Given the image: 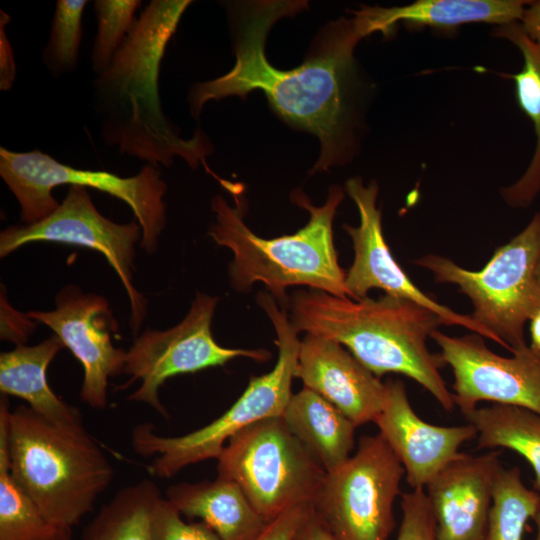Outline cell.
Instances as JSON below:
<instances>
[{
  "instance_id": "4",
  "label": "cell",
  "mask_w": 540,
  "mask_h": 540,
  "mask_svg": "<svg viewBox=\"0 0 540 540\" xmlns=\"http://www.w3.org/2000/svg\"><path fill=\"white\" fill-rule=\"evenodd\" d=\"M231 207L217 195L211 208L215 222L209 235L219 245L233 252L229 266L232 287L248 291L256 282L263 283L282 308H288L286 290L291 286H308L337 297H349L346 273L338 263L333 241V219L344 199L339 186L329 190L326 202L314 206L301 191L292 193L293 202L309 212L307 224L295 234L265 239L254 234L243 221L244 211L239 194Z\"/></svg>"
},
{
  "instance_id": "26",
  "label": "cell",
  "mask_w": 540,
  "mask_h": 540,
  "mask_svg": "<svg viewBox=\"0 0 540 540\" xmlns=\"http://www.w3.org/2000/svg\"><path fill=\"white\" fill-rule=\"evenodd\" d=\"M0 403V540H52L60 528L51 524L14 480L9 469L7 415Z\"/></svg>"
},
{
  "instance_id": "29",
  "label": "cell",
  "mask_w": 540,
  "mask_h": 540,
  "mask_svg": "<svg viewBox=\"0 0 540 540\" xmlns=\"http://www.w3.org/2000/svg\"><path fill=\"white\" fill-rule=\"evenodd\" d=\"M140 0H95L97 32L91 51V66L95 75L102 73L121 48L137 18Z\"/></svg>"
},
{
  "instance_id": "11",
  "label": "cell",
  "mask_w": 540,
  "mask_h": 540,
  "mask_svg": "<svg viewBox=\"0 0 540 540\" xmlns=\"http://www.w3.org/2000/svg\"><path fill=\"white\" fill-rule=\"evenodd\" d=\"M217 302V297L198 292L180 323L163 331L148 329L134 340L126 351L123 373L130 376L127 385L136 380H141V385L129 400L148 404L168 417L158 394L167 379L223 366L237 357L258 362L270 357L264 349L225 348L215 341L211 323Z\"/></svg>"
},
{
  "instance_id": "16",
  "label": "cell",
  "mask_w": 540,
  "mask_h": 540,
  "mask_svg": "<svg viewBox=\"0 0 540 540\" xmlns=\"http://www.w3.org/2000/svg\"><path fill=\"white\" fill-rule=\"evenodd\" d=\"M385 384L384 405L373 422L401 462L409 486L424 489L459 455L463 443L477 437V431L469 423L438 426L422 420L413 410L401 380Z\"/></svg>"
},
{
  "instance_id": "32",
  "label": "cell",
  "mask_w": 540,
  "mask_h": 540,
  "mask_svg": "<svg viewBox=\"0 0 540 540\" xmlns=\"http://www.w3.org/2000/svg\"><path fill=\"white\" fill-rule=\"evenodd\" d=\"M310 505L295 506L267 522L254 540H293Z\"/></svg>"
},
{
  "instance_id": "12",
  "label": "cell",
  "mask_w": 540,
  "mask_h": 540,
  "mask_svg": "<svg viewBox=\"0 0 540 540\" xmlns=\"http://www.w3.org/2000/svg\"><path fill=\"white\" fill-rule=\"evenodd\" d=\"M142 230L134 219L118 224L95 207L86 187L69 186L56 210L42 220L7 227L0 233V256L32 242L81 246L101 253L120 278L131 303L130 326L136 334L146 314V302L134 288L135 244Z\"/></svg>"
},
{
  "instance_id": "7",
  "label": "cell",
  "mask_w": 540,
  "mask_h": 540,
  "mask_svg": "<svg viewBox=\"0 0 540 540\" xmlns=\"http://www.w3.org/2000/svg\"><path fill=\"white\" fill-rule=\"evenodd\" d=\"M540 258V211L508 243L496 249L479 271L427 254L414 263L433 273L437 283L459 287L472 302L471 317L512 354L528 345L524 326L540 307L536 267Z\"/></svg>"
},
{
  "instance_id": "13",
  "label": "cell",
  "mask_w": 540,
  "mask_h": 540,
  "mask_svg": "<svg viewBox=\"0 0 540 540\" xmlns=\"http://www.w3.org/2000/svg\"><path fill=\"white\" fill-rule=\"evenodd\" d=\"M430 338L452 369L453 401L462 414L491 401L540 415V351L527 346L510 357L500 356L476 333L451 337L436 330Z\"/></svg>"
},
{
  "instance_id": "1",
  "label": "cell",
  "mask_w": 540,
  "mask_h": 540,
  "mask_svg": "<svg viewBox=\"0 0 540 540\" xmlns=\"http://www.w3.org/2000/svg\"><path fill=\"white\" fill-rule=\"evenodd\" d=\"M227 6L234 30L235 64L226 74L191 86V116L199 119L209 101L230 96L244 99L258 89L284 120L320 140L321 152L312 172L349 162L357 150L355 129L359 124L354 52L367 37L358 18L330 22L300 66L281 70L266 57L267 35L279 19L307 9V2L253 1Z\"/></svg>"
},
{
  "instance_id": "9",
  "label": "cell",
  "mask_w": 540,
  "mask_h": 540,
  "mask_svg": "<svg viewBox=\"0 0 540 540\" xmlns=\"http://www.w3.org/2000/svg\"><path fill=\"white\" fill-rule=\"evenodd\" d=\"M217 460L218 476L234 481L266 522L295 506L312 505L326 476L282 416L236 433Z\"/></svg>"
},
{
  "instance_id": "34",
  "label": "cell",
  "mask_w": 540,
  "mask_h": 540,
  "mask_svg": "<svg viewBox=\"0 0 540 540\" xmlns=\"http://www.w3.org/2000/svg\"><path fill=\"white\" fill-rule=\"evenodd\" d=\"M293 540H336L310 505Z\"/></svg>"
},
{
  "instance_id": "33",
  "label": "cell",
  "mask_w": 540,
  "mask_h": 540,
  "mask_svg": "<svg viewBox=\"0 0 540 540\" xmlns=\"http://www.w3.org/2000/svg\"><path fill=\"white\" fill-rule=\"evenodd\" d=\"M10 16L0 10V90L9 91L16 78V66L13 48L6 34V25Z\"/></svg>"
},
{
  "instance_id": "2",
  "label": "cell",
  "mask_w": 540,
  "mask_h": 540,
  "mask_svg": "<svg viewBox=\"0 0 540 540\" xmlns=\"http://www.w3.org/2000/svg\"><path fill=\"white\" fill-rule=\"evenodd\" d=\"M191 3L152 0L110 65L92 82V106L104 144L156 167H169L180 157L196 169L213 150L202 130L188 139L181 136L164 114L159 93L166 48Z\"/></svg>"
},
{
  "instance_id": "28",
  "label": "cell",
  "mask_w": 540,
  "mask_h": 540,
  "mask_svg": "<svg viewBox=\"0 0 540 540\" xmlns=\"http://www.w3.org/2000/svg\"><path fill=\"white\" fill-rule=\"evenodd\" d=\"M87 0H58L42 63L54 79L74 72L82 39V17Z\"/></svg>"
},
{
  "instance_id": "6",
  "label": "cell",
  "mask_w": 540,
  "mask_h": 540,
  "mask_svg": "<svg viewBox=\"0 0 540 540\" xmlns=\"http://www.w3.org/2000/svg\"><path fill=\"white\" fill-rule=\"evenodd\" d=\"M257 302L276 331L278 359L274 368L249 384L236 402L206 426L177 437L160 436L149 423L137 425L131 435L132 447L143 457L155 456L149 472L160 478L174 476L185 467L217 459L228 440L253 423L282 416L292 396L300 340L286 308H279L274 297L259 292Z\"/></svg>"
},
{
  "instance_id": "31",
  "label": "cell",
  "mask_w": 540,
  "mask_h": 540,
  "mask_svg": "<svg viewBox=\"0 0 540 540\" xmlns=\"http://www.w3.org/2000/svg\"><path fill=\"white\" fill-rule=\"evenodd\" d=\"M153 540H221L204 522L187 523L179 511L161 498L152 520Z\"/></svg>"
},
{
  "instance_id": "36",
  "label": "cell",
  "mask_w": 540,
  "mask_h": 540,
  "mask_svg": "<svg viewBox=\"0 0 540 540\" xmlns=\"http://www.w3.org/2000/svg\"><path fill=\"white\" fill-rule=\"evenodd\" d=\"M529 331L531 343L530 347L540 351V307L532 314L529 319Z\"/></svg>"
},
{
  "instance_id": "21",
  "label": "cell",
  "mask_w": 540,
  "mask_h": 540,
  "mask_svg": "<svg viewBox=\"0 0 540 540\" xmlns=\"http://www.w3.org/2000/svg\"><path fill=\"white\" fill-rule=\"evenodd\" d=\"M166 499L181 515L201 519L221 540H254L267 524L241 488L220 476L170 485Z\"/></svg>"
},
{
  "instance_id": "30",
  "label": "cell",
  "mask_w": 540,
  "mask_h": 540,
  "mask_svg": "<svg viewBox=\"0 0 540 540\" xmlns=\"http://www.w3.org/2000/svg\"><path fill=\"white\" fill-rule=\"evenodd\" d=\"M401 510L396 540H438L435 517L423 489L403 493Z\"/></svg>"
},
{
  "instance_id": "14",
  "label": "cell",
  "mask_w": 540,
  "mask_h": 540,
  "mask_svg": "<svg viewBox=\"0 0 540 540\" xmlns=\"http://www.w3.org/2000/svg\"><path fill=\"white\" fill-rule=\"evenodd\" d=\"M345 188L360 216L358 226L344 225L345 231L351 237L355 253L345 278L349 298L362 299L367 297L369 290L381 289L387 295L412 301L434 312L444 325L462 326L472 333L495 341L471 315L459 314L422 292L394 259L384 238L381 211L376 204V181L365 186L360 177H354L346 182Z\"/></svg>"
},
{
  "instance_id": "38",
  "label": "cell",
  "mask_w": 540,
  "mask_h": 540,
  "mask_svg": "<svg viewBox=\"0 0 540 540\" xmlns=\"http://www.w3.org/2000/svg\"><path fill=\"white\" fill-rule=\"evenodd\" d=\"M533 520H534V522L536 524V528H537V533H536L535 540H540V502H539L537 512H536L535 516L533 517Z\"/></svg>"
},
{
  "instance_id": "3",
  "label": "cell",
  "mask_w": 540,
  "mask_h": 540,
  "mask_svg": "<svg viewBox=\"0 0 540 540\" xmlns=\"http://www.w3.org/2000/svg\"><path fill=\"white\" fill-rule=\"evenodd\" d=\"M288 308L298 332L340 343L378 378L386 373L405 375L445 411L454 409L452 393L440 373L446 364L441 354L427 347V338L442 324L434 312L387 294L354 300L315 289L294 293Z\"/></svg>"
},
{
  "instance_id": "19",
  "label": "cell",
  "mask_w": 540,
  "mask_h": 540,
  "mask_svg": "<svg viewBox=\"0 0 540 540\" xmlns=\"http://www.w3.org/2000/svg\"><path fill=\"white\" fill-rule=\"evenodd\" d=\"M527 0H417L403 6H362L353 14L367 36L391 35L399 22L410 27L453 29L463 24L495 26L520 22Z\"/></svg>"
},
{
  "instance_id": "8",
  "label": "cell",
  "mask_w": 540,
  "mask_h": 540,
  "mask_svg": "<svg viewBox=\"0 0 540 540\" xmlns=\"http://www.w3.org/2000/svg\"><path fill=\"white\" fill-rule=\"evenodd\" d=\"M0 176L16 197L23 224L38 222L59 206L52 190L59 185L82 186L107 193L125 202L142 230L141 247L156 251L166 224L164 195L167 185L160 170L146 164L134 176L74 168L38 149L15 152L0 147Z\"/></svg>"
},
{
  "instance_id": "23",
  "label": "cell",
  "mask_w": 540,
  "mask_h": 540,
  "mask_svg": "<svg viewBox=\"0 0 540 540\" xmlns=\"http://www.w3.org/2000/svg\"><path fill=\"white\" fill-rule=\"evenodd\" d=\"M493 35L513 44L523 59L520 71L507 77L514 82L519 108L532 122L535 147L526 170L514 183L502 187L500 195L510 207L527 208L540 194V45L524 33L519 22L495 26Z\"/></svg>"
},
{
  "instance_id": "25",
  "label": "cell",
  "mask_w": 540,
  "mask_h": 540,
  "mask_svg": "<svg viewBox=\"0 0 540 540\" xmlns=\"http://www.w3.org/2000/svg\"><path fill=\"white\" fill-rule=\"evenodd\" d=\"M161 498L148 479L123 487L84 528L81 540H153L152 520Z\"/></svg>"
},
{
  "instance_id": "22",
  "label": "cell",
  "mask_w": 540,
  "mask_h": 540,
  "mask_svg": "<svg viewBox=\"0 0 540 540\" xmlns=\"http://www.w3.org/2000/svg\"><path fill=\"white\" fill-rule=\"evenodd\" d=\"M282 417L326 472L351 456L356 426L316 392L304 387L292 394Z\"/></svg>"
},
{
  "instance_id": "5",
  "label": "cell",
  "mask_w": 540,
  "mask_h": 540,
  "mask_svg": "<svg viewBox=\"0 0 540 540\" xmlns=\"http://www.w3.org/2000/svg\"><path fill=\"white\" fill-rule=\"evenodd\" d=\"M7 440L11 475L57 528L77 525L113 480L85 427L57 426L21 405L8 412Z\"/></svg>"
},
{
  "instance_id": "18",
  "label": "cell",
  "mask_w": 540,
  "mask_h": 540,
  "mask_svg": "<svg viewBox=\"0 0 540 540\" xmlns=\"http://www.w3.org/2000/svg\"><path fill=\"white\" fill-rule=\"evenodd\" d=\"M295 378L339 409L356 427L381 412L386 384L340 343L307 333L300 341Z\"/></svg>"
},
{
  "instance_id": "27",
  "label": "cell",
  "mask_w": 540,
  "mask_h": 540,
  "mask_svg": "<svg viewBox=\"0 0 540 540\" xmlns=\"http://www.w3.org/2000/svg\"><path fill=\"white\" fill-rule=\"evenodd\" d=\"M540 493L528 488L518 467H501L483 540H522L525 526L535 516Z\"/></svg>"
},
{
  "instance_id": "35",
  "label": "cell",
  "mask_w": 540,
  "mask_h": 540,
  "mask_svg": "<svg viewBox=\"0 0 540 540\" xmlns=\"http://www.w3.org/2000/svg\"><path fill=\"white\" fill-rule=\"evenodd\" d=\"M519 23L524 33L540 45V0L528 3Z\"/></svg>"
},
{
  "instance_id": "39",
  "label": "cell",
  "mask_w": 540,
  "mask_h": 540,
  "mask_svg": "<svg viewBox=\"0 0 540 540\" xmlns=\"http://www.w3.org/2000/svg\"><path fill=\"white\" fill-rule=\"evenodd\" d=\"M535 274H536L537 282L540 285V258H539V261H538V264H537V267H536V273Z\"/></svg>"
},
{
  "instance_id": "24",
  "label": "cell",
  "mask_w": 540,
  "mask_h": 540,
  "mask_svg": "<svg viewBox=\"0 0 540 540\" xmlns=\"http://www.w3.org/2000/svg\"><path fill=\"white\" fill-rule=\"evenodd\" d=\"M477 431L479 449L505 448L532 467V488L540 493V415L513 405L494 404L463 414Z\"/></svg>"
},
{
  "instance_id": "15",
  "label": "cell",
  "mask_w": 540,
  "mask_h": 540,
  "mask_svg": "<svg viewBox=\"0 0 540 540\" xmlns=\"http://www.w3.org/2000/svg\"><path fill=\"white\" fill-rule=\"evenodd\" d=\"M52 311H30L28 317L48 326L83 367L80 397L91 408L107 406L110 377L123 373L126 351L112 343L117 331L108 301L94 293H84L67 285L55 298Z\"/></svg>"
},
{
  "instance_id": "37",
  "label": "cell",
  "mask_w": 540,
  "mask_h": 540,
  "mask_svg": "<svg viewBox=\"0 0 540 540\" xmlns=\"http://www.w3.org/2000/svg\"><path fill=\"white\" fill-rule=\"evenodd\" d=\"M52 540H72L71 529H60Z\"/></svg>"
},
{
  "instance_id": "17",
  "label": "cell",
  "mask_w": 540,
  "mask_h": 540,
  "mask_svg": "<svg viewBox=\"0 0 540 540\" xmlns=\"http://www.w3.org/2000/svg\"><path fill=\"white\" fill-rule=\"evenodd\" d=\"M500 454L460 452L425 486L438 540H483L502 467Z\"/></svg>"
},
{
  "instance_id": "20",
  "label": "cell",
  "mask_w": 540,
  "mask_h": 540,
  "mask_svg": "<svg viewBox=\"0 0 540 540\" xmlns=\"http://www.w3.org/2000/svg\"><path fill=\"white\" fill-rule=\"evenodd\" d=\"M65 347L53 334L33 346L18 344L0 354V391L16 396L47 421L65 428H83L80 411L64 402L50 389L46 370Z\"/></svg>"
},
{
  "instance_id": "10",
  "label": "cell",
  "mask_w": 540,
  "mask_h": 540,
  "mask_svg": "<svg viewBox=\"0 0 540 540\" xmlns=\"http://www.w3.org/2000/svg\"><path fill=\"white\" fill-rule=\"evenodd\" d=\"M405 470L387 442L362 436L357 451L326 476L312 507L336 540H388Z\"/></svg>"
}]
</instances>
